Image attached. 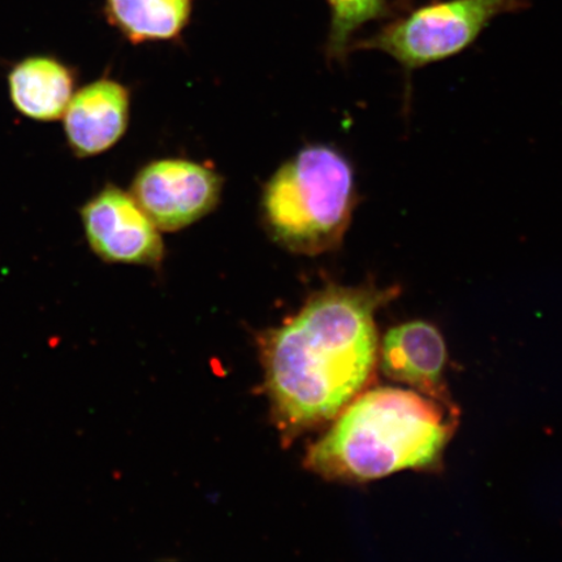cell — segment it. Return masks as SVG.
Masks as SVG:
<instances>
[{
    "label": "cell",
    "mask_w": 562,
    "mask_h": 562,
    "mask_svg": "<svg viewBox=\"0 0 562 562\" xmlns=\"http://www.w3.org/2000/svg\"><path fill=\"white\" fill-rule=\"evenodd\" d=\"M400 293L398 285L328 284L259 336L271 416L283 440L335 419L367 389L381 348L375 315Z\"/></svg>",
    "instance_id": "6da1fadb"
},
{
    "label": "cell",
    "mask_w": 562,
    "mask_h": 562,
    "mask_svg": "<svg viewBox=\"0 0 562 562\" xmlns=\"http://www.w3.org/2000/svg\"><path fill=\"white\" fill-rule=\"evenodd\" d=\"M304 465L323 480L364 483L440 465L459 411L416 391L376 389L351 402Z\"/></svg>",
    "instance_id": "7a4b0ae2"
},
{
    "label": "cell",
    "mask_w": 562,
    "mask_h": 562,
    "mask_svg": "<svg viewBox=\"0 0 562 562\" xmlns=\"http://www.w3.org/2000/svg\"><path fill=\"white\" fill-rule=\"evenodd\" d=\"M360 202L353 166L334 146H305L266 182L263 227L281 248L315 257L339 249Z\"/></svg>",
    "instance_id": "3957f363"
},
{
    "label": "cell",
    "mask_w": 562,
    "mask_h": 562,
    "mask_svg": "<svg viewBox=\"0 0 562 562\" xmlns=\"http://www.w3.org/2000/svg\"><path fill=\"white\" fill-rule=\"evenodd\" d=\"M527 0H440L407 12L351 50H375L392 56L407 75L452 58L472 46L496 18L521 11Z\"/></svg>",
    "instance_id": "277c9868"
},
{
    "label": "cell",
    "mask_w": 562,
    "mask_h": 562,
    "mask_svg": "<svg viewBox=\"0 0 562 562\" xmlns=\"http://www.w3.org/2000/svg\"><path fill=\"white\" fill-rule=\"evenodd\" d=\"M222 191V176L213 168L188 159H158L140 168L130 192L160 232H178L214 211Z\"/></svg>",
    "instance_id": "5b68a950"
},
{
    "label": "cell",
    "mask_w": 562,
    "mask_h": 562,
    "mask_svg": "<svg viewBox=\"0 0 562 562\" xmlns=\"http://www.w3.org/2000/svg\"><path fill=\"white\" fill-rule=\"evenodd\" d=\"M90 249L108 263L147 266L164 262L160 229L131 192L105 186L80 210Z\"/></svg>",
    "instance_id": "8992f818"
},
{
    "label": "cell",
    "mask_w": 562,
    "mask_h": 562,
    "mask_svg": "<svg viewBox=\"0 0 562 562\" xmlns=\"http://www.w3.org/2000/svg\"><path fill=\"white\" fill-rule=\"evenodd\" d=\"M447 356L446 341L439 329L422 321L391 328L379 348V361L386 378L453 407L445 378Z\"/></svg>",
    "instance_id": "52a82bcc"
},
{
    "label": "cell",
    "mask_w": 562,
    "mask_h": 562,
    "mask_svg": "<svg viewBox=\"0 0 562 562\" xmlns=\"http://www.w3.org/2000/svg\"><path fill=\"white\" fill-rule=\"evenodd\" d=\"M130 115V90L116 80L102 77L75 91L63 115L70 150L79 158L110 150L125 135Z\"/></svg>",
    "instance_id": "ba28073f"
},
{
    "label": "cell",
    "mask_w": 562,
    "mask_h": 562,
    "mask_svg": "<svg viewBox=\"0 0 562 562\" xmlns=\"http://www.w3.org/2000/svg\"><path fill=\"white\" fill-rule=\"evenodd\" d=\"M13 108L35 122H55L65 115L76 88L74 69L54 56H30L10 70Z\"/></svg>",
    "instance_id": "9c48e42d"
},
{
    "label": "cell",
    "mask_w": 562,
    "mask_h": 562,
    "mask_svg": "<svg viewBox=\"0 0 562 562\" xmlns=\"http://www.w3.org/2000/svg\"><path fill=\"white\" fill-rule=\"evenodd\" d=\"M192 0H108L110 23L133 44L170 41L184 30Z\"/></svg>",
    "instance_id": "30bf717a"
},
{
    "label": "cell",
    "mask_w": 562,
    "mask_h": 562,
    "mask_svg": "<svg viewBox=\"0 0 562 562\" xmlns=\"http://www.w3.org/2000/svg\"><path fill=\"white\" fill-rule=\"evenodd\" d=\"M331 9L327 53L333 59L344 60L350 53L351 38L371 21L390 13L389 0H327Z\"/></svg>",
    "instance_id": "8fae6325"
}]
</instances>
